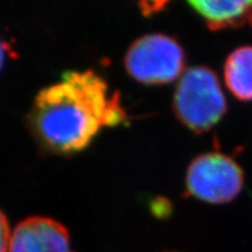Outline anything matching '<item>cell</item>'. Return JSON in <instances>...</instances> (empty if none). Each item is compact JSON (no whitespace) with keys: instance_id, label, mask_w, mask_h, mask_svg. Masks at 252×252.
I'll use <instances>...</instances> for the list:
<instances>
[{"instance_id":"obj_4","label":"cell","mask_w":252,"mask_h":252,"mask_svg":"<svg viewBox=\"0 0 252 252\" xmlns=\"http://www.w3.org/2000/svg\"><path fill=\"white\" fill-rule=\"evenodd\" d=\"M124 63L127 74L139 83L165 86L182 76L186 53L175 37L162 33L147 34L130 46Z\"/></svg>"},{"instance_id":"obj_2","label":"cell","mask_w":252,"mask_h":252,"mask_svg":"<svg viewBox=\"0 0 252 252\" xmlns=\"http://www.w3.org/2000/svg\"><path fill=\"white\" fill-rule=\"evenodd\" d=\"M176 119L196 134L209 132L228 111V102L220 78L212 68L195 65L179 80L173 96Z\"/></svg>"},{"instance_id":"obj_7","label":"cell","mask_w":252,"mask_h":252,"mask_svg":"<svg viewBox=\"0 0 252 252\" xmlns=\"http://www.w3.org/2000/svg\"><path fill=\"white\" fill-rule=\"evenodd\" d=\"M223 80L239 102H252V46H241L226 56Z\"/></svg>"},{"instance_id":"obj_9","label":"cell","mask_w":252,"mask_h":252,"mask_svg":"<svg viewBox=\"0 0 252 252\" xmlns=\"http://www.w3.org/2000/svg\"><path fill=\"white\" fill-rule=\"evenodd\" d=\"M11 235L7 217L0 210V252H8Z\"/></svg>"},{"instance_id":"obj_8","label":"cell","mask_w":252,"mask_h":252,"mask_svg":"<svg viewBox=\"0 0 252 252\" xmlns=\"http://www.w3.org/2000/svg\"><path fill=\"white\" fill-rule=\"evenodd\" d=\"M171 0H138V5L144 17H152L168 6Z\"/></svg>"},{"instance_id":"obj_6","label":"cell","mask_w":252,"mask_h":252,"mask_svg":"<svg viewBox=\"0 0 252 252\" xmlns=\"http://www.w3.org/2000/svg\"><path fill=\"white\" fill-rule=\"evenodd\" d=\"M213 32L252 28V0H187Z\"/></svg>"},{"instance_id":"obj_1","label":"cell","mask_w":252,"mask_h":252,"mask_svg":"<svg viewBox=\"0 0 252 252\" xmlns=\"http://www.w3.org/2000/svg\"><path fill=\"white\" fill-rule=\"evenodd\" d=\"M127 121L119 94L93 70H70L46 87L28 113L32 134L47 152L71 156L86 150L103 127Z\"/></svg>"},{"instance_id":"obj_10","label":"cell","mask_w":252,"mask_h":252,"mask_svg":"<svg viewBox=\"0 0 252 252\" xmlns=\"http://www.w3.org/2000/svg\"><path fill=\"white\" fill-rule=\"evenodd\" d=\"M8 55H9V49H8L7 43L0 37V71H1V69L4 68L6 59H7Z\"/></svg>"},{"instance_id":"obj_5","label":"cell","mask_w":252,"mask_h":252,"mask_svg":"<svg viewBox=\"0 0 252 252\" xmlns=\"http://www.w3.org/2000/svg\"><path fill=\"white\" fill-rule=\"evenodd\" d=\"M8 252H75L70 234L62 223L33 216L21 220L11 235Z\"/></svg>"},{"instance_id":"obj_3","label":"cell","mask_w":252,"mask_h":252,"mask_svg":"<svg viewBox=\"0 0 252 252\" xmlns=\"http://www.w3.org/2000/svg\"><path fill=\"white\" fill-rule=\"evenodd\" d=\"M245 175L232 157L209 151L195 157L185 178L186 195L208 204H225L243 190Z\"/></svg>"}]
</instances>
